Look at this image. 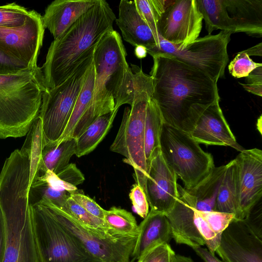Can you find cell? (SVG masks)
Instances as JSON below:
<instances>
[{
	"instance_id": "6da1fadb",
	"label": "cell",
	"mask_w": 262,
	"mask_h": 262,
	"mask_svg": "<svg viewBox=\"0 0 262 262\" xmlns=\"http://www.w3.org/2000/svg\"><path fill=\"white\" fill-rule=\"evenodd\" d=\"M126 55L121 37L114 30L97 43L93 54L95 78L92 101L71 137L77 138L99 117L124 104L132 106L151 91L150 76L138 66L130 68Z\"/></svg>"
},
{
	"instance_id": "7a4b0ae2",
	"label": "cell",
	"mask_w": 262,
	"mask_h": 262,
	"mask_svg": "<svg viewBox=\"0 0 262 262\" xmlns=\"http://www.w3.org/2000/svg\"><path fill=\"white\" fill-rule=\"evenodd\" d=\"M151 56V98L164 123L181 129L190 113L220 100L217 82L205 73L166 53Z\"/></svg>"
},
{
	"instance_id": "3957f363",
	"label": "cell",
	"mask_w": 262,
	"mask_h": 262,
	"mask_svg": "<svg viewBox=\"0 0 262 262\" xmlns=\"http://www.w3.org/2000/svg\"><path fill=\"white\" fill-rule=\"evenodd\" d=\"M116 19L109 4L98 0L65 33L54 39L41 67L47 89L59 85L73 73L102 36L113 30Z\"/></svg>"
},
{
	"instance_id": "277c9868",
	"label": "cell",
	"mask_w": 262,
	"mask_h": 262,
	"mask_svg": "<svg viewBox=\"0 0 262 262\" xmlns=\"http://www.w3.org/2000/svg\"><path fill=\"white\" fill-rule=\"evenodd\" d=\"M41 68L0 75V139L26 135L46 90Z\"/></svg>"
},
{
	"instance_id": "5b68a950",
	"label": "cell",
	"mask_w": 262,
	"mask_h": 262,
	"mask_svg": "<svg viewBox=\"0 0 262 262\" xmlns=\"http://www.w3.org/2000/svg\"><path fill=\"white\" fill-rule=\"evenodd\" d=\"M165 214L176 243L191 248L205 245L213 255L223 231L235 219L233 214L199 211L180 194L172 208Z\"/></svg>"
},
{
	"instance_id": "8992f818",
	"label": "cell",
	"mask_w": 262,
	"mask_h": 262,
	"mask_svg": "<svg viewBox=\"0 0 262 262\" xmlns=\"http://www.w3.org/2000/svg\"><path fill=\"white\" fill-rule=\"evenodd\" d=\"M6 245L3 262H41L28 194L13 189L0 193Z\"/></svg>"
},
{
	"instance_id": "52a82bcc",
	"label": "cell",
	"mask_w": 262,
	"mask_h": 262,
	"mask_svg": "<svg viewBox=\"0 0 262 262\" xmlns=\"http://www.w3.org/2000/svg\"><path fill=\"white\" fill-rule=\"evenodd\" d=\"M160 150L167 166L182 181L186 189L197 186L215 167L211 154L183 130L163 123Z\"/></svg>"
},
{
	"instance_id": "ba28073f",
	"label": "cell",
	"mask_w": 262,
	"mask_h": 262,
	"mask_svg": "<svg viewBox=\"0 0 262 262\" xmlns=\"http://www.w3.org/2000/svg\"><path fill=\"white\" fill-rule=\"evenodd\" d=\"M30 205L41 262H102L88 252L43 203Z\"/></svg>"
},
{
	"instance_id": "9c48e42d",
	"label": "cell",
	"mask_w": 262,
	"mask_h": 262,
	"mask_svg": "<svg viewBox=\"0 0 262 262\" xmlns=\"http://www.w3.org/2000/svg\"><path fill=\"white\" fill-rule=\"evenodd\" d=\"M94 48L67 79L43 93L39 116L45 145L58 142L61 138L92 62Z\"/></svg>"
},
{
	"instance_id": "30bf717a",
	"label": "cell",
	"mask_w": 262,
	"mask_h": 262,
	"mask_svg": "<svg viewBox=\"0 0 262 262\" xmlns=\"http://www.w3.org/2000/svg\"><path fill=\"white\" fill-rule=\"evenodd\" d=\"M231 34L221 31L217 34L198 38L183 47L159 36L158 44L147 52L151 56L159 53L170 55L203 72L217 82L224 76L229 61L227 46Z\"/></svg>"
},
{
	"instance_id": "8fae6325",
	"label": "cell",
	"mask_w": 262,
	"mask_h": 262,
	"mask_svg": "<svg viewBox=\"0 0 262 262\" xmlns=\"http://www.w3.org/2000/svg\"><path fill=\"white\" fill-rule=\"evenodd\" d=\"M57 220L91 255L102 262H134L132 255L138 235H127L114 230L102 233L80 223L67 211L49 201L41 200Z\"/></svg>"
},
{
	"instance_id": "7c38bea8",
	"label": "cell",
	"mask_w": 262,
	"mask_h": 262,
	"mask_svg": "<svg viewBox=\"0 0 262 262\" xmlns=\"http://www.w3.org/2000/svg\"><path fill=\"white\" fill-rule=\"evenodd\" d=\"M215 253L223 262H262V210L233 219L223 231Z\"/></svg>"
},
{
	"instance_id": "4fadbf2b",
	"label": "cell",
	"mask_w": 262,
	"mask_h": 262,
	"mask_svg": "<svg viewBox=\"0 0 262 262\" xmlns=\"http://www.w3.org/2000/svg\"><path fill=\"white\" fill-rule=\"evenodd\" d=\"M148 101L135 102L130 108L124 109L119 130L110 147L111 151L123 155L124 162L133 167L136 184L145 194L148 168L144 150V123Z\"/></svg>"
},
{
	"instance_id": "5bb4252c",
	"label": "cell",
	"mask_w": 262,
	"mask_h": 262,
	"mask_svg": "<svg viewBox=\"0 0 262 262\" xmlns=\"http://www.w3.org/2000/svg\"><path fill=\"white\" fill-rule=\"evenodd\" d=\"M220 100L196 110L184 120L181 129L200 143L230 146L242 151L222 111Z\"/></svg>"
},
{
	"instance_id": "9a60e30c",
	"label": "cell",
	"mask_w": 262,
	"mask_h": 262,
	"mask_svg": "<svg viewBox=\"0 0 262 262\" xmlns=\"http://www.w3.org/2000/svg\"><path fill=\"white\" fill-rule=\"evenodd\" d=\"M202 21L196 0H172L158 23L157 32L166 41L183 47L198 38Z\"/></svg>"
},
{
	"instance_id": "2e32d148",
	"label": "cell",
	"mask_w": 262,
	"mask_h": 262,
	"mask_svg": "<svg viewBox=\"0 0 262 262\" xmlns=\"http://www.w3.org/2000/svg\"><path fill=\"white\" fill-rule=\"evenodd\" d=\"M45 29L42 16L31 10L23 26L13 28L0 27V52L31 67H36Z\"/></svg>"
},
{
	"instance_id": "e0dca14e",
	"label": "cell",
	"mask_w": 262,
	"mask_h": 262,
	"mask_svg": "<svg viewBox=\"0 0 262 262\" xmlns=\"http://www.w3.org/2000/svg\"><path fill=\"white\" fill-rule=\"evenodd\" d=\"M237 196L236 220H243L262 196V151L243 149L234 159Z\"/></svg>"
},
{
	"instance_id": "ac0fdd59",
	"label": "cell",
	"mask_w": 262,
	"mask_h": 262,
	"mask_svg": "<svg viewBox=\"0 0 262 262\" xmlns=\"http://www.w3.org/2000/svg\"><path fill=\"white\" fill-rule=\"evenodd\" d=\"M178 176L167 166L160 148L149 162L146 184V195L150 210L166 214L179 196Z\"/></svg>"
},
{
	"instance_id": "d6986e66",
	"label": "cell",
	"mask_w": 262,
	"mask_h": 262,
	"mask_svg": "<svg viewBox=\"0 0 262 262\" xmlns=\"http://www.w3.org/2000/svg\"><path fill=\"white\" fill-rule=\"evenodd\" d=\"M123 39L131 45L144 47L147 51L157 46L159 37L139 14L135 1L122 0L115 20Z\"/></svg>"
},
{
	"instance_id": "ffe728a7",
	"label": "cell",
	"mask_w": 262,
	"mask_h": 262,
	"mask_svg": "<svg viewBox=\"0 0 262 262\" xmlns=\"http://www.w3.org/2000/svg\"><path fill=\"white\" fill-rule=\"evenodd\" d=\"M98 0H55L49 4L42 16L45 28L58 38L65 33Z\"/></svg>"
},
{
	"instance_id": "44dd1931",
	"label": "cell",
	"mask_w": 262,
	"mask_h": 262,
	"mask_svg": "<svg viewBox=\"0 0 262 262\" xmlns=\"http://www.w3.org/2000/svg\"><path fill=\"white\" fill-rule=\"evenodd\" d=\"M172 238L169 222L163 213L150 210L139 225V232L132 255L137 260L148 248L168 243Z\"/></svg>"
},
{
	"instance_id": "7402d4cb",
	"label": "cell",
	"mask_w": 262,
	"mask_h": 262,
	"mask_svg": "<svg viewBox=\"0 0 262 262\" xmlns=\"http://www.w3.org/2000/svg\"><path fill=\"white\" fill-rule=\"evenodd\" d=\"M227 167V164L215 166L208 177L194 188L186 189L178 184L179 194L199 211H216V198Z\"/></svg>"
},
{
	"instance_id": "603a6c76",
	"label": "cell",
	"mask_w": 262,
	"mask_h": 262,
	"mask_svg": "<svg viewBox=\"0 0 262 262\" xmlns=\"http://www.w3.org/2000/svg\"><path fill=\"white\" fill-rule=\"evenodd\" d=\"M236 33L262 35V0H225Z\"/></svg>"
},
{
	"instance_id": "cb8c5ba5",
	"label": "cell",
	"mask_w": 262,
	"mask_h": 262,
	"mask_svg": "<svg viewBox=\"0 0 262 262\" xmlns=\"http://www.w3.org/2000/svg\"><path fill=\"white\" fill-rule=\"evenodd\" d=\"M76 139L73 137L45 144L41 152L38 177L47 170L57 174L69 164L70 159L76 154Z\"/></svg>"
},
{
	"instance_id": "d4e9b609",
	"label": "cell",
	"mask_w": 262,
	"mask_h": 262,
	"mask_svg": "<svg viewBox=\"0 0 262 262\" xmlns=\"http://www.w3.org/2000/svg\"><path fill=\"white\" fill-rule=\"evenodd\" d=\"M118 110L114 108L97 118L76 139L77 157L88 155L95 149L112 127Z\"/></svg>"
},
{
	"instance_id": "484cf974",
	"label": "cell",
	"mask_w": 262,
	"mask_h": 262,
	"mask_svg": "<svg viewBox=\"0 0 262 262\" xmlns=\"http://www.w3.org/2000/svg\"><path fill=\"white\" fill-rule=\"evenodd\" d=\"M196 2L208 35L218 29L236 33L233 21L227 11L225 0H196Z\"/></svg>"
},
{
	"instance_id": "4316f807",
	"label": "cell",
	"mask_w": 262,
	"mask_h": 262,
	"mask_svg": "<svg viewBox=\"0 0 262 262\" xmlns=\"http://www.w3.org/2000/svg\"><path fill=\"white\" fill-rule=\"evenodd\" d=\"M164 123L157 105L150 99L147 103L144 123V150L147 168L154 152L160 148V137Z\"/></svg>"
},
{
	"instance_id": "83f0119b",
	"label": "cell",
	"mask_w": 262,
	"mask_h": 262,
	"mask_svg": "<svg viewBox=\"0 0 262 262\" xmlns=\"http://www.w3.org/2000/svg\"><path fill=\"white\" fill-rule=\"evenodd\" d=\"M237 208L235 167L233 159L227 163V167L219 188L215 210L219 212L233 214L235 216Z\"/></svg>"
},
{
	"instance_id": "f1b7e54d",
	"label": "cell",
	"mask_w": 262,
	"mask_h": 262,
	"mask_svg": "<svg viewBox=\"0 0 262 262\" xmlns=\"http://www.w3.org/2000/svg\"><path fill=\"white\" fill-rule=\"evenodd\" d=\"M95 78V69L92 61L88 70L85 80L74 105L68 124L58 141L71 137L74 128L88 110L92 101Z\"/></svg>"
},
{
	"instance_id": "f546056e",
	"label": "cell",
	"mask_w": 262,
	"mask_h": 262,
	"mask_svg": "<svg viewBox=\"0 0 262 262\" xmlns=\"http://www.w3.org/2000/svg\"><path fill=\"white\" fill-rule=\"evenodd\" d=\"M44 145L41 120L38 115L34 119L20 149L29 157L30 185L38 176L41 152Z\"/></svg>"
},
{
	"instance_id": "4dcf8cb0",
	"label": "cell",
	"mask_w": 262,
	"mask_h": 262,
	"mask_svg": "<svg viewBox=\"0 0 262 262\" xmlns=\"http://www.w3.org/2000/svg\"><path fill=\"white\" fill-rule=\"evenodd\" d=\"M104 221L114 231L124 235H138L139 225L132 213L126 210L113 206L105 210Z\"/></svg>"
},
{
	"instance_id": "1f68e13d",
	"label": "cell",
	"mask_w": 262,
	"mask_h": 262,
	"mask_svg": "<svg viewBox=\"0 0 262 262\" xmlns=\"http://www.w3.org/2000/svg\"><path fill=\"white\" fill-rule=\"evenodd\" d=\"M70 193L65 191L53 189L48 183L36 179L30 185L29 199L30 204H35L41 200L50 201L57 207L63 209Z\"/></svg>"
},
{
	"instance_id": "d6a6232c",
	"label": "cell",
	"mask_w": 262,
	"mask_h": 262,
	"mask_svg": "<svg viewBox=\"0 0 262 262\" xmlns=\"http://www.w3.org/2000/svg\"><path fill=\"white\" fill-rule=\"evenodd\" d=\"M138 12L158 37L157 24L172 1L134 0Z\"/></svg>"
},
{
	"instance_id": "836d02e7",
	"label": "cell",
	"mask_w": 262,
	"mask_h": 262,
	"mask_svg": "<svg viewBox=\"0 0 262 262\" xmlns=\"http://www.w3.org/2000/svg\"><path fill=\"white\" fill-rule=\"evenodd\" d=\"M63 210L67 211L82 225L91 229L102 233H107L113 231L107 225L103 220L88 212L70 196L67 199L65 207Z\"/></svg>"
},
{
	"instance_id": "e575fe53",
	"label": "cell",
	"mask_w": 262,
	"mask_h": 262,
	"mask_svg": "<svg viewBox=\"0 0 262 262\" xmlns=\"http://www.w3.org/2000/svg\"><path fill=\"white\" fill-rule=\"evenodd\" d=\"M31 12L15 3L0 6V27L13 28L22 26Z\"/></svg>"
},
{
	"instance_id": "d590c367",
	"label": "cell",
	"mask_w": 262,
	"mask_h": 262,
	"mask_svg": "<svg viewBox=\"0 0 262 262\" xmlns=\"http://www.w3.org/2000/svg\"><path fill=\"white\" fill-rule=\"evenodd\" d=\"M262 66L261 63L253 61L244 51L238 53L230 62L228 69L230 74L236 78L246 77L256 68Z\"/></svg>"
},
{
	"instance_id": "8d00e7d4",
	"label": "cell",
	"mask_w": 262,
	"mask_h": 262,
	"mask_svg": "<svg viewBox=\"0 0 262 262\" xmlns=\"http://www.w3.org/2000/svg\"><path fill=\"white\" fill-rule=\"evenodd\" d=\"M175 252L168 243H161L147 249L137 262H172Z\"/></svg>"
},
{
	"instance_id": "74e56055",
	"label": "cell",
	"mask_w": 262,
	"mask_h": 262,
	"mask_svg": "<svg viewBox=\"0 0 262 262\" xmlns=\"http://www.w3.org/2000/svg\"><path fill=\"white\" fill-rule=\"evenodd\" d=\"M129 196L136 212L144 219L149 212V204L143 190L136 183L133 185Z\"/></svg>"
},
{
	"instance_id": "f35d334b",
	"label": "cell",
	"mask_w": 262,
	"mask_h": 262,
	"mask_svg": "<svg viewBox=\"0 0 262 262\" xmlns=\"http://www.w3.org/2000/svg\"><path fill=\"white\" fill-rule=\"evenodd\" d=\"M70 196L86 211L94 216L104 220L105 210L94 200L77 191L70 193Z\"/></svg>"
},
{
	"instance_id": "ab89813d",
	"label": "cell",
	"mask_w": 262,
	"mask_h": 262,
	"mask_svg": "<svg viewBox=\"0 0 262 262\" xmlns=\"http://www.w3.org/2000/svg\"><path fill=\"white\" fill-rule=\"evenodd\" d=\"M32 68H34L0 52V75L15 74Z\"/></svg>"
},
{
	"instance_id": "60d3db41",
	"label": "cell",
	"mask_w": 262,
	"mask_h": 262,
	"mask_svg": "<svg viewBox=\"0 0 262 262\" xmlns=\"http://www.w3.org/2000/svg\"><path fill=\"white\" fill-rule=\"evenodd\" d=\"M56 175L64 182L75 187L85 180L83 173L74 163H69Z\"/></svg>"
},
{
	"instance_id": "b9f144b4",
	"label": "cell",
	"mask_w": 262,
	"mask_h": 262,
	"mask_svg": "<svg viewBox=\"0 0 262 262\" xmlns=\"http://www.w3.org/2000/svg\"><path fill=\"white\" fill-rule=\"evenodd\" d=\"M36 179L46 182L51 187L57 190L65 191L69 193L77 191V187L64 182L55 173L50 170H47L42 173Z\"/></svg>"
},
{
	"instance_id": "7bdbcfd3",
	"label": "cell",
	"mask_w": 262,
	"mask_h": 262,
	"mask_svg": "<svg viewBox=\"0 0 262 262\" xmlns=\"http://www.w3.org/2000/svg\"><path fill=\"white\" fill-rule=\"evenodd\" d=\"M6 245V234L4 219L0 208V262H3Z\"/></svg>"
},
{
	"instance_id": "ee69618b",
	"label": "cell",
	"mask_w": 262,
	"mask_h": 262,
	"mask_svg": "<svg viewBox=\"0 0 262 262\" xmlns=\"http://www.w3.org/2000/svg\"><path fill=\"white\" fill-rule=\"evenodd\" d=\"M204 262H223L215 255L211 254L207 249L201 246L192 248Z\"/></svg>"
},
{
	"instance_id": "f6af8a7d",
	"label": "cell",
	"mask_w": 262,
	"mask_h": 262,
	"mask_svg": "<svg viewBox=\"0 0 262 262\" xmlns=\"http://www.w3.org/2000/svg\"><path fill=\"white\" fill-rule=\"evenodd\" d=\"M245 78L247 84H262V66L252 70Z\"/></svg>"
},
{
	"instance_id": "bcb514c9",
	"label": "cell",
	"mask_w": 262,
	"mask_h": 262,
	"mask_svg": "<svg viewBox=\"0 0 262 262\" xmlns=\"http://www.w3.org/2000/svg\"><path fill=\"white\" fill-rule=\"evenodd\" d=\"M239 83L247 91L259 96H262V84H247V83Z\"/></svg>"
},
{
	"instance_id": "7dc6e473",
	"label": "cell",
	"mask_w": 262,
	"mask_h": 262,
	"mask_svg": "<svg viewBox=\"0 0 262 262\" xmlns=\"http://www.w3.org/2000/svg\"><path fill=\"white\" fill-rule=\"evenodd\" d=\"M249 56H262V43H259L252 47L251 48L244 51Z\"/></svg>"
},
{
	"instance_id": "c3c4849f",
	"label": "cell",
	"mask_w": 262,
	"mask_h": 262,
	"mask_svg": "<svg viewBox=\"0 0 262 262\" xmlns=\"http://www.w3.org/2000/svg\"><path fill=\"white\" fill-rule=\"evenodd\" d=\"M147 53V50L144 47L141 46L136 47L135 54L138 58L141 59L145 57Z\"/></svg>"
},
{
	"instance_id": "681fc988",
	"label": "cell",
	"mask_w": 262,
	"mask_h": 262,
	"mask_svg": "<svg viewBox=\"0 0 262 262\" xmlns=\"http://www.w3.org/2000/svg\"><path fill=\"white\" fill-rule=\"evenodd\" d=\"M172 262H194V261L190 257L176 254Z\"/></svg>"
},
{
	"instance_id": "f907efd6",
	"label": "cell",
	"mask_w": 262,
	"mask_h": 262,
	"mask_svg": "<svg viewBox=\"0 0 262 262\" xmlns=\"http://www.w3.org/2000/svg\"><path fill=\"white\" fill-rule=\"evenodd\" d=\"M261 115H260L259 118L257 119V128L260 134H261Z\"/></svg>"
}]
</instances>
